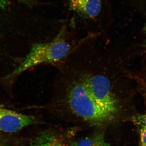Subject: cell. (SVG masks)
I'll return each mask as SVG.
<instances>
[{"instance_id": "obj_6", "label": "cell", "mask_w": 146, "mask_h": 146, "mask_svg": "<svg viewBox=\"0 0 146 146\" xmlns=\"http://www.w3.org/2000/svg\"><path fill=\"white\" fill-rule=\"evenodd\" d=\"M77 144L78 146H109L103 135L99 133L82 138Z\"/></svg>"}, {"instance_id": "obj_2", "label": "cell", "mask_w": 146, "mask_h": 146, "mask_svg": "<svg viewBox=\"0 0 146 146\" xmlns=\"http://www.w3.org/2000/svg\"><path fill=\"white\" fill-rule=\"evenodd\" d=\"M78 42H74L64 27L50 41L33 46L25 61L4 79H12L26 69L42 63L58 67L66 59Z\"/></svg>"}, {"instance_id": "obj_5", "label": "cell", "mask_w": 146, "mask_h": 146, "mask_svg": "<svg viewBox=\"0 0 146 146\" xmlns=\"http://www.w3.org/2000/svg\"><path fill=\"white\" fill-rule=\"evenodd\" d=\"M30 146H64L63 140L52 131L40 132L33 139Z\"/></svg>"}, {"instance_id": "obj_4", "label": "cell", "mask_w": 146, "mask_h": 146, "mask_svg": "<svg viewBox=\"0 0 146 146\" xmlns=\"http://www.w3.org/2000/svg\"><path fill=\"white\" fill-rule=\"evenodd\" d=\"M69 10L88 22L95 23L101 14L102 0H67Z\"/></svg>"}, {"instance_id": "obj_1", "label": "cell", "mask_w": 146, "mask_h": 146, "mask_svg": "<svg viewBox=\"0 0 146 146\" xmlns=\"http://www.w3.org/2000/svg\"><path fill=\"white\" fill-rule=\"evenodd\" d=\"M95 46L80 42L61 65L54 80L52 105L98 125L117 110L111 83L102 72Z\"/></svg>"}, {"instance_id": "obj_13", "label": "cell", "mask_w": 146, "mask_h": 146, "mask_svg": "<svg viewBox=\"0 0 146 146\" xmlns=\"http://www.w3.org/2000/svg\"><path fill=\"white\" fill-rule=\"evenodd\" d=\"M25 1H32V0H25Z\"/></svg>"}, {"instance_id": "obj_3", "label": "cell", "mask_w": 146, "mask_h": 146, "mask_svg": "<svg viewBox=\"0 0 146 146\" xmlns=\"http://www.w3.org/2000/svg\"><path fill=\"white\" fill-rule=\"evenodd\" d=\"M37 122L32 116L19 113L5 108L0 104V130L3 132H17Z\"/></svg>"}, {"instance_id": "obj_11", "label": "cell", "mask_w": 146, "mask_h": 146, "mask_svg": "<svg viewBox=\"0 0 146 146\" xmlns=\"http://www.w3.org/2000/svg\"><path fill=\"white\" fill-rule=\"evenodd\" d=\"M0 146H4V145H3V142L1 141V138H0Z\"/></svg>"}, {"instance_id": "obj_8", "label": "cell", "mask_w": 146, "mask_h": 146, "mask_svg": "<svg viewBox=\"0 0 146 146\" xmlns=\"http://www.w3.org/2000/svg\"><path fill=\"white\" fill-rule=\"evenodd\" d=\"M140 127L139 146H146V127Z\"/></svg>"}, {"instance_id": "obj_7", "label": "cell", "mask_w": 146, "mask_h": 146, "mask_svg": "<svg viewBox=\"0 0 146 146\" xmlns=\"http://www.w3.org/2000/svg\"><path fill=\"white\" fill-rule=\"evenodd\" d=\"M132 121L140 127H146V114L138 115L133 117Z\"/></svg>"}, {"instance_id": "obj_9", "label": "cell", "mask_w": 146, "mask_h": 146, "mask_svg": "<svg viewBox=\"0 0 146 146\" xmlns=\"http://www.w3.org/2000/svg\"><path fill=\"white\" fill-rule=\"evenodd\" d=\"M8 0H0V10L3 8L6 5Z\"/></svg>"}, {"instance_id": "obj_10", "label": "cell", "mask_w": 146, "mask_h": 146, "mask_svg": "<svg viewBox=\"0 0 146 146\" xmlns=\"http://www.w3.org/2000/svg\"><path fill=\"white\" fill-rule=\"evenodd\" d=\"M69 146H78L77 142H74L71 143Z\"/></svg>"}, {"instance_id": "obj_12", "label": "cell", "mask_w": 146, "mask_h": 146, "mask_svg": "<svg viewBox=\"0 0 146 146\" xmlns=\"http://www.w3.org/2000/svg\"><path fill=\"white\" fill-rule=\"evenodd\" d=\"M145 33H146V24L145 25Z\"/></svg>"}]
</instances>
